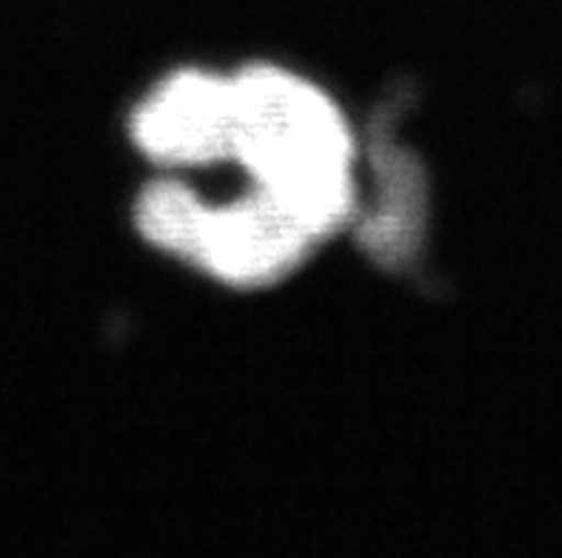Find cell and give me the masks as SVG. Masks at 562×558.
I'll use <instances>...</instances> for the list:
<instances>
[{
	"label": "cell",
	"mask_w": 562,
	"mask_h": 558,
	"mask_svg": "<svg viewBox=\"0 0 562 558\" xmlns=\"http://www.w3.org/2000/svg\"><path fill=\"white\" fill-rule=\"evenodd\" d=\"M235 157L314 240L335 231L355 205L351 137L340 109L306 80L274 66L235 78Z\"/></svg>",
	"instance_id": "6da1fadb"
},
{
	"label": "cell",
	"mask_w": 562,
	"mask_h": 558,
	"mask_svg": "<svg viewBox=\"0 0 562 558\" xmlns=\"http://www.w3.org/2000/svg\"><path fill=\"white\" fill-rule=\"evenodd\" d=\"M314 237L269 189L226 208H209L198 265L228 285H263L278 280Z\"/></svg>",
	"instance_id": "3957f363"
},
{
	"label": "cell",
	"mask_w": 562,
	"mask_h": 558,
	"mask_svg": "<svg viewBox=\"0 0 562 558\" xmlns=\"http://www.w3.org/2000/svg\"><path fill=\"white\" fill-rule=\"evenodd\" d=\"M132 128L137 146L157 163L203 166L235 157V80L180 71L137 109Z\"/></svg>",
	"instance_id": "7a4b0ae2"
},
{
	"label": "cell",
	"mask_w": 562,
	"mask_h": 558,
	"mask_svg": "<svg viewBox=\"0 0 562 558\" xmlns=\"http://www.w3.org/2000/svg\"><path fill=\"white\" fill-rule=\"evenodd\" d=\"M206 217V205L200 203L186 185L171 183V180L146 185L135 208L137 231L151 246L192 262H198Z\"/></svg>",
	"instance_id": "277c9868"
}]
</instances>
